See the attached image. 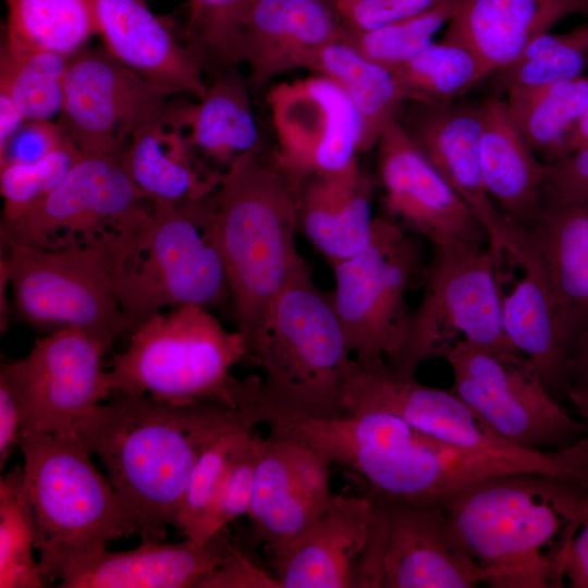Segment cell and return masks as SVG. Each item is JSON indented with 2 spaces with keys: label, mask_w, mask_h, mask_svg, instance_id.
Segmentation results:
<instances>
[{
  "label": "cell",
  "mask_w": 588,
  "mask_h": 588,
  "mask_svg": "<svg viewBox=\"0 0 588 588\" xmlns=\"http://www.w3.org/2000/svg\"><path fill=\"white\" fill-rule=\"evenodd\" d=\"M561 201H588V149L546 164L544 204Z\"/></svg>",
  "instance_id": "cell-47"
},
{
  "label": "cell",
  "mask_w": 588,
  "mask_h": 588,
  "mask_svg": "<svg viewBox=\"0 0 588 588\" xmlns=\"http://www.w3.org/2000/svg\"><path fill=\"white\" fill-rule=\"evenodd\" d=\"M404 99L448 102L457 100L490 75L467 47L442 40L392 70Z\"/></svg>",
  "instance_id": "cell-36"
},
{
  "label": "cell",
  "mask_w": 588,
  "mask_h": 588,
  "mask_svg": "<svg viewBox=\"0 0 588 588\" xmlns=\"http://www.w3.org/2000/svg\"><path fill=\"white\" fill-rule=\"evenodd\" d=\"M3 40L68 58L98 34L94 0H5Z\"/></svg>",
  "instance_id": "cell-35"
},
{
  "label": "cell",
  "mask_w": 588,
  "mask_h": 588,
  "mask_svg": "<svg viewBox=\"0 0 588 588\" xmlns=\"http://www.w3.org/2000/svg\"><path fill=\"white\" fill-rule=\"evenodd\" d=\"M198 588H282L271 571L258 566L237 546L230 559Z\"/></svg>",
  "instance_id": "cell-48"
},
{
  "label": "cell",
  "mask_w": 588,
  "mask_h": 588,
  "mask_svg": "<svg viewBox=\"0 0 588 588\" xmlns=\"http://www.w3.org/2000/svg\"><path fill=\"white\" fill-rule=\"evenodd\" d=\"M566 401L576 409L587 428V436L584 438V443L588 451V384H568L566 389Z\"/></svg>",
  "instance_id": "cell-53"
},
{
  "label": "cell",
  "mask_w": 588,
  "mask_h": 588,
  "mask_svg": "<svg viewBox=\"0 0 588 588\" xmlns=\"http://www.w3.org/2000/svg\"><path fill=\"white\" fill-rule=\"evenodd\" d=\"M164 113L198 162L213 174L222 175L237 158L265 148L248 81L236 68L216 73L201 99L168 102Z\"/></svg>",
  "instance_id": "cell-27"
},
{
  "label": "cell",
  "mask_w": 588,
  "mask_h": 588,
  "mask_svg": "<svg viewBox=\"0 0 588 588\" xmlns=\"http://www.w3.org/2000/svg\"><path fill=\"white\" fill-rule=\"evenodd\" d=\"M245 359L242 334L224 329L207 308L186 305L160 311L136 327L126 350L113 356L110 395L207 399L243 407L247 381L231 370Z\"/></svg>",
  "instance_id": "cell-8"
},
{
  "label": "cell",
  "mask_w": 588,
  "mask_h": 588,
  "mask_svg": "<svg viewBox=\"0 0 588 588\" xmlns=\"http://www.w3.org/2000/svg\"><path fill=\"white\" fill-rule=\"evenodd\" d=\"M211 194L182 204L152 205L134 228L95 241L106 256L131 332L166 307L208 309L230 302L212 229Z\"/></svg>",
  "instance_id": "cell-5"
},
{
  "label": "cell",
  "mask_w": 588,
  "mask_h": 588,
  "mask_svg": "<svg viewBox=\"0 0 588 588\" xmlns=\"http://www.w3.org/2000/svg\"><path fill=\"white\" fill-rule=\"evenodd\" d=\"M260 438L253 431L234 450L204 523L203 541L247 514L253 494Z\"/></svg>",
  "instance_id": "cell-44"
},
{
  "label": "cell",
  "mask_w": 588,
  "mask_h": 588,
  "mask_svg": "<svg viewBox=\"0 0 588 588\" xmlns=\"http://www.w3.org/2000/svg\"><path fill=\"white\" fill-rule=\"evenodd\" d=\"M26 121L9 91L0 87V149Z\"/></svg>",
  "instance_id": "cell-51"
},
{
  "label": "cell",
  "mask_w": 588,
  "mask_h": 588,
  "mask_svg": "<svg viewBox=\"0 0 588 588\" xmlns=\"http://www.w3.org/2000/svg\"><path fill=\"white\" fill-rule=\"evenodd\" d=\"M518 267L522 277L507 294H502L503 330L512 346L532 363L549 392L561 403L566 401L571 348L561 333L539 262L523 249Z\"/></svg>",
  "instance_id": "cell-31"
},
{
  "label": "cell",
  "mask_w": 588,
  "mask_h": 588,
  "mask_svg": "<svg viewBox=\"0 0 588 588\" xmlns=\"http://www.w3.org/2000/svg\"><path fill=\"white\" fill-rule=\"evenodd\" d=\"M249 0H187L185 42L200 57L206 72L236 68V39Z\"/></svg>",
  "instance_id": "cell-41"
},
{
  "label": "cell",
  "mask_w": 588,
  "mask_h": 588,
  "mask_svg": "<svg viewBox=\"0 0 588 588\" xmlns=\"http://www.w3.org/2000/svg\"><path fill=\"white\" fill-rule=\"evenodd\" d=\"M367 497L372 503L373 520L355 588L487 585V573L439 504Z\"/></svg>",
  "instance_id": "cell-14"
},
{
  "label": "cell",
  "mask_w": 588,
  "mask_h": 588,
  "mask_svg": "<svg viewBox=\"0 0 588 588\" xmlns=\"http://www.w3.org/2000/svg\"><path fill=\"white\" fill-rule=\"evenodd\" d=\"M519 244L544 273L572 353L588 330V201L544 204L534 225L519 231Z\"/></svg>",
  "instance_id": "cell-26"
},
{
  "label": "cell",
  "mask_w": 588,
  "mask_h": 588,
  "mask_svg": "<svg viewBox=\"0 0 588 588\" xmlns=\"http://www.w3.org/2000/svg\"><path fill=\"white\" fill-rule=\"evenodd\" d=\"M151 209L120 156L82 154L47 197L1 222L0 241L61 249L127 231Z\"/></svg>",
  "instance_id": "cell-15"
},
{
  "label": "cell",
  "mask_w": 588,
  "mask_h": 588,
  "mask_svg": "<svg viewBox=\"0 0 588 588\" xmlns=\"http://www.w3.org/2000/svg\"><path fill=\"white\" fill-rule=\"evenodd\" d=\"M169 98L103 46L84 48L70 59L58 123L83 154L121 156L138 126L163 114Z\"/></svg>",
  "instance_id": "cell-19"
},
{
  "label": "cell",
  "mask_w": 588,
  "mask_h": 588,
  "mask_svg": "<svg viewBox=\"0 0 588 588\" xmlns=\"http://www.w3.org/2000/svg\"><path fill=\"white\" fill-rule=\"evenodd\" d=\"M20 433V414L12 391L0 376V468L3 469Z\"/></svg>",
  "instance_id": "cell-50"
},
{
  "label": "cell",
  "mask_w": 588,
  "mask_h": 588,
  "mask_svg": "<svg viewBox=\"0 0 588 588\" xmlns=\"http://www.w3.org/2000/svg\"><path fill=\"white\" fill-rule=\"evenodd\" d=\"M70 139L58 121L27 120L0 149V169L37 162Z\"/></svg>",
  "instance_id": "cell-46"
},
{
  "label": "cell",
  "mask_w": 588,
  "mask_h": 588,
  "mask_svg": "<svg viewBox=\"0 0 588 588\" xmlns=\"http://www.w3.org/2000/svg\"><path fill=\"white\" fill-rule=\"evenodd\" d=\"M578 528L567 548L563 563L565 586L588 588V486L578 488L575 502Z\"/></svg>",
  "instance_id": "cell-49"
},
{
  "label": "cell",
  "mask_w": 588,
  "mask_h": 588,
  "mask_svg": "<svg viewBox=\"0 0 588 588\" xmlns=\"http://www.w3.org/2000/svg\"><path fill=\"white\" fill-rule=\"evenodd\" d=\"M107 400L94 406L75 431L134 514L142 541H162L167 527H174L188 478L211 445L259 425L250 406L207 399L113 393Z\"/></svg>",
  "instance_id": "cell-1"
},
{
  "label": "cell",
  "mask_w": 588,
  "mask_h": 588,
  "mask_svg": "<svg viewBox=\"0 0 588 588\" xmlns=\"http://www.w3.org/2000/svg\"><path fill=\"white\" fill-rule=\"evenodd\" d=\"M421 256L417 235L382 215L375 217L366 248L331 266L329 295L355 360L393 365L401 356L412 316L406 295Z\"/></svg>",
  "instance_id": "cell-12"
},
{
  "label": "cell",
  "mask_w": 588,
  "mask_h": 588,
  "mask_svg": "<svg viewBox=\"0 0 588 588\" xmlns=\"http://www.w3.org/2000/svg\"><path fill=\"white\" fill-rule=\"evenodd\" d=\"M352 354L329 292L305 259L274 299L246 359L264 372L261 390L278 404L316 417L346 415L342 392Z\"/></svg>",
  "instance_id": "cell-7"
},
{
  "label": "cell",
  "mask_w": 588,
  "mask_h": 588,
  "mask_svg": "<svg viewBox=\"0 0 588 588\" xmlns=\"http://www.w3.org/2000/svg\"><path fill=\"white\" fill-rule=\"evenodd\" d=\"M397 121L446 183L465 201L487 235L500 279L517 266L519 233L489 197L481 173L483 99L420 101L404 99Z\"/></svg>",
  "instance_id": "cell-18"
},
{
  "label": "cell",
  "mask_w": 588,
  "mask_h": 588,
  "mask_svg": "<svg viewBox=\"0 0 588 588\" xmlns=\"http://www.w3.org/2000/svg\"><path fill=\"white\" fill-rule=\"evenodd\" d=\"M329 467L305 445L270 433L260 438L246 516L265 550L285 544L327 509L334 497Z\"/></svg>",
  "instance_id": "cell-21"
},
{
  "label": "cell",
  "mask_w": 588,
  "mask_h": 588,
  "mask_svg": "<svg viewBox=\"0 0 588 588\" xmlns=\"http://www.w3.org/2000/svg\"><path fill=\"white\" fill-rule=\"evenodd\" d=\"M275 137L272 156L292 187L314 174L358 162L364 126L346 94L315 74L271 85L266 96Z\"/></svg>",
  "instance_id": "cell-17"
},
{
  "label": "cell",
  "mask_w": 588,
  "mask_h": 588,
  "mask_svg": "<svg viewBox=\"0 0 588 588\" xmlns=\"http://www.w3.org/2000/svg\"><path fill=\"white\" fill-rule=\"evenodd\" d=\"M581 149H588V100L568 144L569 154Z\"/></svg>",
  "instance_id": "cell-54"
},
{
  "label": "cell",
  "mask_w": 588,
  "mask_h": 588,
  "mask_svg": "<svg viewBox=\"0 0 588 588\" xmlns=\"http://www.w3.org/2000/svg\"><path fill=\"white\" fill-rule=\"evenodd\" d=\"M236 548L228 528L203 542L142 541L128 551L102 547L72 561L57 580L62 588H198Z\"/></svg>",
  "instance_id": "cell-22"
},
{
  "label": "cell",
  "mask_w": 588,
  "mask_h": 588,
  "mask_svg": "<svg viewBox=\"0 0 588 588\" xmlns=\"http://www.w3.org/2000/svg\"><path fill=\"white\" fill-rule=\"evenodd\" d=\"M103 48L157 89L201 99L207 91L200 57L145 0H94Z\"/></svg>",
  "instance_id": "cell-23"
},
{
  "label": "cell",
  "mask_w": 588,
  "mask_h": 588,
  "mask_svg": "<svg viewBox=\"0 0 588 588\" xmlns=\"http://www.w3.org/2000/svg\"><path fill=\"white\" fill-rule=\"evenodd\" d=\"M422 277L424 293L392 368L416 375L422 363L445 358L460 341L494 353L518 352L503 330L501 280L488 245L432 246Z\"/></svg>",
  "instance_id": "cell-10"
},
{
  "label": "cell",
  "mask_w": 588,
  "mask_h": 588,
  "mask_svg": "<svg viewBox=\"0 0 588 588\" xmlns=\"http://www.w3.org/2000/svg\"><path fill=\"white\" fill-rule=\"evenodd\" d=\"M344 27L329 0H249L240 22L236 61L248 84L264 88L282 73L303 69L307 57L341 40Z\"/></svg>",
  "instance_id": "cell-25"
},
{
  "label": "cell",
  "mask_w": 588,
  "mask_h": 588,
  "mask_svg": "<svg viewBox=\"0 0 588 588\" xmlns=\"http://www.w3.org/2000/svg\"><path fill=\"white\" fill-rule=\"evenodd\" d=\"M457 1L446 0L427 11L371 30L344 28L341 41L392 71L433 42L436 34L453 16Z\"/></svg>",
  "instance_id": "cell-40"
},
{
  "label": "cell",
  "mask_w": 588,
  "mask_h": 588,
  "mask_svg": "<svg viewBox=\"0 0 588 588\" xmlns=\"http://www.w3.org/2000/svg\"><path fill=\"white\" fill-rule=\"evenodd\" d=\"M576 14L588 15V0H458L443 40L470 49L492 74Z\"/></svg>",
  "instance_id": "cell-28"
},
{
  "label": "cell",
  "mask_w": 588,
  "mask_h": 588,
  "mask_svg": "<svg viewBox=\"0 0 588 588\" xmlns=\"http://www.w3.org/2000/svg\"><path fill=\"white\" fill-rule=\"evenodd\" d=\"M0 269L13 309L28 324L75 327L108 352L130 330L115 297L106 256L95 241L61 249L1 244Z\"/></svg>",
  "instance_id": "cell-11"
},
{
  "label": "cell",
  "mask_w": 588,
  "mask_h": 588,
  "mask_svg": "<svg viewBox=\"0 0 588 588\" xmlns=\"http://www.w3.org/2000/svg\"><path fill=\"white\" fill-rule=\"evenodd\" d=\"M106 350L75 327L38 338L21 359L1 365L20 414V432L75 431L81 419L110 396Z\"/></svg>",
  "instance_id": "cell-16"
},
{
  "label": "cell",
  "mask_w": 588,
  "mask_h": 588,
  "mask_svg": "<svg viewBox=\"0 0 588 588\" xmlns=\"http://www.w3.org/2000/svg\"><path fill=\"white\" fill-rule=\"evenodd\" d=\"M16 446L36 523L35 550L46 584L75 559L138 531V523L90 460L76 432H20Z\"/></svg>",
  "instance_id": "cell-6"
},
{
  "label": "cell",
  "mask_w": 588,
  "mask_h": 588,
  "mask_svg": "<svg viewBox=\"0 0 588 588\" xmlns=\"http://www.w3.org/2000/svg\"><path fill=\"white\" fill-rule=\"evenodd\" d=\"M303 69L328 77L346 94L363 121L362 152L376 147L382 130L396 117L404 100L393 72L341 40L316 49Z\"/></svg>",
  "instance_id": "cell-33"
},
{
  "label": "cell",
  "mask_w": 588,
  "mask_h": 588,
  "mask_svg": "<svg viewBox=\"0 0 588 588\" xmlns=\"http://www.w3.org/2000/svg\"><path fill=\"white\" fill-rule=\"evenodd\" d=\"M348 30H371L427 11L446 0H329Z\"/></svg>",
  "instance_id": "cell-45"
},
{
  "label": "cell",
  "mask_w": 588,
  "mask_h": 588,
  "mask_svg": "<svg viewBox=\"0 0 588 588\" xmlns=\"http://www.w3.org/2000/svg\"><path fill=\"white\" fill-rule=\"evenodd\" d=\"M567 376L568 384H588V330L577 338L573 346L568 362Z\"/></svg>",
  "instance_id": "cell-52"
},
{
  "label": "cell",
  "mask_w": 588,
  "mask_h": 588,
  "mask_svg": "<svg viewBox=\"0 0 588 588\" xmlns=\"http://www.w3.org/2000/svg\"><path fill=\"white\" fill-rule=\"evenodd\" d=\"M120 158L152 205L203 199L218 187L223 175L209 172L198 162L164 112L134 131Z\"/></svg>",
  "instance_id": "cell-32"
},
{
  "label": "cell",
  "mask_w": 588,
  "mask_h": 588,
  "mask_svg": "<svg viewBox=\"0 0 588 588\" xmlns=\"http://www.w3.org/2000/svg\"><path fill=\"white\" fill-rule=\"evenodd\" d=\"M253 431L254 429H246L224 436L198 460L188 478L174 525L186 539L203 542L204 523L230 458L237 445Z\"/></svg>",
  "instance_id": "cell-43"
},
{
  "label": "cell",
  "mask_w": 588,
  "mask_h": 588,
  "mask_svg": "<svg viewBox=\"0 0 588 588\" xmlns=\"http://www.w3.org/2000/svg\"><path fill=\"white\" fill-rule=\"evenodd\" d=\"M505 94L513 122L544 164L569 155L572 133L588 100V77L514 86Z\"/></svg>",
  "instance_id": "cell-34"
},
{
  "label": "cell",
  "mask_w": 588,
  "mask_h": 588,
  "mask_svg": "<svg viewBox=\"0 0 588 588\" xmlns=\"http://www.w3.org/2000/svg\"><path fill=\"white\" fill-rule=\"evenodd\" d=\"M346 413L377 408L397 415L419 431L448 444L494 456L524 471L588 485V460L576 445L561 451L518 446L490 428L451 390L429 387L385 359H352L343 387Z\"/></svg>",
  "instance_id": "cell-9"
},
{
  "label": "cell",
  "mask_w": 588,
  "mask_h": 588,
  "mask_svg": "<svg viewBox=\"0 0 588 588\" xmlns=\"http://www.w3.org/2000/svg\"><path fill=\"white\" fill-rule=\"evenodd\" d=\"M211 217L229 303L247 355L265 330L274 299L305 260L295 242L297 192L272 151L256 150L223 173L211 194Z\"/></svg>",
  "instance_id": "cell-4"
},
{
  "label": "cell",
  "mask_w": 588,
  "mask_h": 588,
  "mask_svg": "<svg viewBox=\"0 0 588 588\" xmlns=\"http://www.w3.org/2000/svg\"><path fill=\"white\" fill-rule=\"evenodd\" d=\"M578 482L529 471L469 482L439 505L492 588L565 587L563 563L578 528Z\"/></svg>",
  "instance_id": "cell-3"
},
{
  "label": "cell",
  "mask_w": 588,
  "mask_h": 588,
  "mask_svg": "<svg viewBox=\"0 0 588 588\" xmlns=\"http://www.w3.org/2000/svg\"><path fill=\"white\" fill-rule=\"evenodd\" d=\"M36 523L27 501L23 467L16 465L0 479V588L46 586L34 558Z\"/></svg>",
  "instance_id": "cell-38"
},
{
  "label": "cell",
  "mask_w": 588,
  "mask_h": 588,
  "mask_svg": "<svg viewBox=\"0 0 588 588\" xmlns=\"http://www.w3.org/2000/svg\"><path fill=\"white\" fill-rule=\"evenodd\" d=\"M480 166L486 191L515 230H527L544 205L546 164L513 122L505 100L483 99Z\"/></svg>",
  "instance_id": "cell-30"
},
{
  "label": "cell",
  "mask_w": 588,
  "mask_h": 588,
  "mask_svg": "<svg viewBox=\"0 0 588 588\" xmlns=\"http://www.w3.org/2000/svg\"><path fill=\"white\" fill-rule=\"evenodd\" d=\"M588 66V25L535 38L509 66L488 77L493 94L514 86L541 85L583 76Z\"/></svg>",
  "instance_id": "cell-39"
},
{
  "label": "cell",
  "mask_w": 588,
  "mask_h": 588,
  "mask_svg": "<svg viewBox=\"0 0 588 588\" xmlns=\"http://www.w3.org/2000/svg\"><path fill=\"white\" fill-rule=\"evenodd\" d=\"M373 181L359 163L306 177L297 189L298 231L331 266L363 252L372 235Z\"/></svg>",
  "instance_id": "cell-29"
},
{
  "label": "cell",
  "mask_w": 588,
  "mask_h": 588,
  "mask_svg": "<svg viewBox=\"0 0 588 588\" xmlns=\"http://www.w3.org/2000/svg\"><path fill=\"white\" fill-rule=\"evenodd\" d=\"M444 359L453 375L451 391L507 441L561 451L587 436L584 421L565 411L519 352L494 353L460 341Z\"/></svg>",
  "instance_id": "cell-13"
},
{
  "label": "cell",
  "mask_w": 588,
  "mask_h": 588,
  "mask_svg": "<svg viewBox=\"0 0 588 588\" xmlns=\"http://www.w3.org/2000/svg\"><path fill=\"white\" fill-rule=\"evenodd\" d=\"M70 59L2 39L0 87L9 91L26 120L51 121L62 110Z\"/></svg>",
  "instance_id": "cell-37"
},
{
  "label": "cell",
  "mask_w": 588,
  "mask_h": 588,
  "mask_svg": "<svg viewBox=\"0 0 588 588\" xmlns=\"http://www.w3.org/2000/svg\"><path fill=\"white\" fill-rule=\"evenodd\" d=\"M377 147L384 215L432 246L487 242L481 224L408 137L396 118L382 130Z\"/></svg>",
  "instance_id": "cell-20"
},
{
  "label": "cell",
  "mask_w": 588,
  "mask_h": 588,
  "mask_svg": "<svg viewBox=\"0 0 588 588\" xmlns=\"http://www.w3.org/2000/svg\"><path fill=\"white\" fill-rule=\"evenodd\" d=\"M372 520L367 495L334 494L306 529L285 544L266 550L271 572L282 588H355Z\"/></svg>",
  "instance_id": "cell-24"
},
{
  "label": "cell",
  "mask_w": 588,
  "mask_h": 588,
  "mask_svg": "<svg viewBox=\"0 0 588 588\" xmlns=\"http://www.w3.org/2000/svg\"><path fill=\"white\" fill-rule=\"evenodd\" d=\"M82 154L70 139L37 162L0 169V193L3 199L1 222L19 218L47 197Z\"/></svg>",
  "instance_id": "cell-42"
},
{
  "label": "cell",
  "mask_w": 588,
  "mask_h": 588,
  "mask_svg": "<svg viewBox=\"0 0 588 588\" xmlns=\"http://www.w3.org/2000/svg\"><path fill=\"white\" fill-rule=\"evenodd\" d=\"M260 418L270 434L305 445L330 465L343 467L366 495L439 504L494 471L490 456L434 439L383 409L328 418L268 400Z\"/></svg>",
  "instance_id": "cell-2"
}]
</instances>
